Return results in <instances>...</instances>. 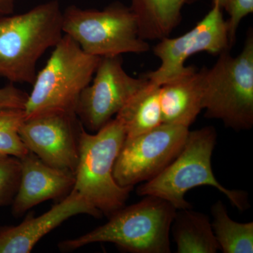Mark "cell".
Instances as JSON below:
<instances>
[{"label":"cell","instance_id":"obj_1","mask_svg":"<svg viewBox=\"0 0 253 253\" xmlns=\"http://www.w3.org/2000/svg\"><path fill=\"white\" fill-rule=\"evenodd\" d=\"M62 18L59 0L0 16V77L33 84L38 60L62 38Z\"/></svg>","mask_w":253,"mask_h":253},{"label":"cell","instance_id":"obj_2","mask_svg":"<svg viewBox=\"0 0 253 253\" xmlns=\"http://www.w3.org/2000/svg\"><path fill=\"white\" fill-rule=\"evenodd\" d=\"M176 211L166 200L145 196L139 203L113 213L104 225L76 239L61 241L59 248L69 252L95 243H111L125 252L169 253Z\"/></svg>","mask_w":253,"mask_h":253},{"label":"cell","instance_id":"obj_3","mask_svg":"<svg viewBox=\"0 0 253 253\" xmlns=\"http://www.w3.org/2000/svg\"><path fill=\"white\" fill-rule=\"evenodd\" d=\"M217 137L212 126L189 130L177 157L157 176L141 184L136 194L161 198L176 210L189 209L192 206L186 201V193L198 186H210L222 193L241 212L247 210L250 207L247 192L224 187L213 173L212 156Z\"/></svg>","mask_w":253,"mask_h":253},{"label":"cell","instance_id":"obj_4","mask_svg":"<svg viewBox=\"0 0 253 253\" xmlns=\"http://www.w3.org/2000/svg\"><path fill=\"white\" fill-rule=\"evenodd\" d=\"M203 69V110L236 131L253 126V34L249 31L242 51L219 54L212 68Z\"/></svg>","mask_w":253,"mask_h":253},{"label":"cell","instance_id":"obj_5","mask_svg":"<svg viewBox=\"0 0 253 253\" xmlns=\"http://www.w3.org/2000/svg\"><path fill=\"white\" fill-rule=\"evenodd\" d=\"M126 138L124 128L116 118L94 134L87 132L84 126L80 133L73 189L108 217L124 207L133 189L120 186L113 176L115 163Z\"/></svg>","mask_w":253,"mask_h":253},{"label":"cell","instance_id":"obj_6","mask_svg":"<svg viewBox=\"0 0 253 253\" xmlns=\"http://www.w3.org/2000/svg\"><path fill=\"white\" fill-rule=\"evenodd\" d=\"M100 59L63 34L45 66L37 73L23 109L25 118L54 111L76 113L78 98L91 83Z\"/></svg>","mask_w":253,"mask_h":253},{"label":"cell","instance_id":"obj_7","mask_svg":"<svg viewBox=\"0 0 253 253\" xmlns=\"http://www.w3.org/2000/svg\"><path fill=\"white\" fill-rule=\"evenodd\" d=\"M62 28L63 34L91 56L111 57L142 54L150 49L149 43L139 36L135 15L121 2L103 10L68 6L63 11Z\"/></svg>","mask_w":253,"mask_h":253},{"label":"cell","instance_id":"obj_8","mask_svg":"<svg viewBox=\"0 0 253 253\" xmlns=\"http://www.w3.org/2000/svg\"><path fill=\"white\" fill-rule=\"evenodd\" d=\"M189 128L162 123L137 136L126 137L113 168L115 180L131 186L151 180L181 152Z\"/></svg>","mask_w":253,"mask_h":253},{"label":"cell","instance_id":"obj_9","mask_svg":"<svg viewBox=\"0 0 253 253\" xmlns=\"http://www.w3.org/2000/svg\"><path fill=\"white\" fill-rule=\"evenodd\" d=\"M231 47L223 10L218 3L212 1V9L192 29L177 38L166 37L160 40L154 47V54L161 65L144 77L162 85L192 69L194 66L184 65L190 56L200 52L219 55Z\"/></svg>","mask_w":253,"mask_h":253},{"label":"cell","instance_id":"obj_10","mask_svg":"<svg viewBox=\"0 0 253 253\" xmlns=\"http://www.w3.org/2000/svg\"><path fill=\"white\" fill-rule=\"evenodd\" d=\"M91 81L78 98L76 113L84 129L92 132L111 121L149 82L129 76L121 56L101 57Z\"/></svg>","mask_w":253,"mask_h":253},{"label":"cell","instance_id":"obj_11","mask_svg":"<svg viewBox=\"0 0 253 253\" xmlns=\"http://www.w3.org/2000/svg\"><path fill=\"white\" fill-rule=\"evenodd\" d=\"M83 126L76 113L54 111L25 118L19 135L28 151L43 162L75 173Z\"/></svg>","mask_w":253,"mask_h":253},{"label":"cell","instance_id":"obj_12","mask_svg":"<svg viewBox=\"0 0 253 253\" xmlns=\"http://www.w3.org/2000/svg\"><path fill=\"white\" fill-rule=\"evenodd\" d=\"M80 214L102 217V213L93 207L76 189L51 209L38 217L29 214L18 226L0 228V253H31L46 234L69 218Z\"/></svg>","mask_w":253,"mask_h":253},{"label":"cell","instance_id":"obj_13","mask_svg":"<svg viewBox=\"0 0 253 253\" xmlns=\"http://www.w3.org/2000/svg\"><path fill=\"white\" fill-rule=\"evenodd\" d=\"M19 160L21 177L12 201L16 217L44 201L63 199L74 187L76 179L71 171L50 166L31 151Z\"/></svg>","mask_w":253,"mask_h":253},{"label":"cell","instance_id":"obj_14","mask_svg":"<svg viewBox=\"0 0 253 253\" xmlns=\"http://www.w3.org/2000/svg\"><path fill=\"white\" fill-rule=\"evenodd\" d=\"M163 123L189 127L203 111V69L189 72L160 87Z\"/></svg>","mask_w":253,"mask_h":253},{"label":"cell","instance_id":"obj_15","mask_svg":"<svg viewBox=\"0 0 253 253\" xmlns=\"http://www.w3.org/2000/svg\"><path fill=\"white\" fill-rule=\"evenodd\" d=\"M139 26V36L144 41L169 37L180 23L181 11L186 4L198 0H130Z\"/></svg>","mask_w":253,"mask_h":253},{"label":"cell","instance_id":"obj_16","mask_svg":"<svg viewBox=\"0 0 253 253\" xmlns=\"http://www.w3.org/2000/svg\"><path fill=\"white\" fill-rule=\"evenodd\" d=\"M189 209L176 210L171 231L178 253H215L219 249L209 216Z\"/></svg>","mask_w":253,"mask_h":253},{"label":"cell","instance_id":"obj_17","mask_svg":"<svg viewBox=\"0 0 253 253\" xmlns=\"http://www.w3.org/2000/svg\"><path fill=\"white\" fill-rule=\"evenodd\" d=\"M160 87L149 81L117 113L116 118L124 128L126 137L139 135L162 124Z\"/></svg>","mask_w":253,"mask_h":253},{"label":"cell","instance_id":"obj_18","mask_svg":"<svg viewBox=\"0 0 253 253\" xmlns=\"http://www.w3.org/2000/svg\"><path fill=\"white\" fill-rule=\"evenodd\" d=\"M212 227L219 249L224 253H253V222L231 219L224 204L217 201L211 207Z\"/></svg>","mask_w":253,"mask_h":253},{"label":"cell","instance_id":"obj_19","mask_svg":"<svg viewBox=\"0 0 253 253\" xmlns=\"http://www.w3.org/2000/svg\"><path fill=\"white\" fill-rule=\"evenodd\" d=\"M25 119L21 109L0 111V159L15 157L18 159L29 152L19 135V129Z\"/></svg>","mask_w":253,"mask_h":253},{"label":"cell","instance_id":"obj_20","mask_svg":"<svg viewBox=\"0 0 253 253\" xmlns=\"http://www.w3.org/2000/svg\"><path fill=\"white\" fill-rule=\"evenodd\" d=\"M21 163L17 158L0 159V207L12 204L19 185Z\"/></svg>","mask_w":253,"mask_h":253},{"label":"cell","instance_id":"obj_21","mask_svg":"<svg viewBox=\"0 0 253 253\" xmlns=\"http://www.w3.org/2000/svg\"><path fill=\"white\" fill-rule=\"evenodd\" d=\"M229 15L227 20L229 41L231 46L236 41V31L241 21L253 12V0H212Z\"/></svg>","mask_w":253,"mask_h":253},{"label":"cell","instance_id":"obj_22","mask_svg":"<svg viewBox=\"0 0 253 253\" xmlns=\"http://www.w3.org/2000/svg\"><path fill=\"white\" fill-rule=\"evenodd\" d=\"M28 94L10 83L0 88V111L4 110L24 109Z\"/></svg>","mask_w":253,"mask_h":253},{"label":"cell","instance_id":"obj_23","mask_svg":"<svg viewBox=\"0 0 253 253\" xmlns=\"http://www.w3.org/2000/svg\"><path fill=\"white\" fill-rule=\"evenodd\" d=\"M16 0H0V16L12 14Z\"/></svg>","mask_w":253,"mask_h":253}]
</instances>
